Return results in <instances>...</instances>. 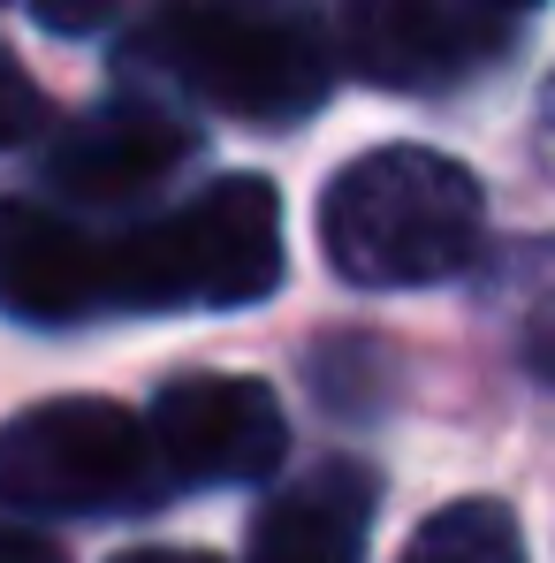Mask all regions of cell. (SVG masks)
I'll return each instance as SVG.
<instances>
[{
	"instance_id": "6da1fadb",
	"label": "cell",
	"mask_w": 555,
	"mask_h": 563,
	"mask_svg": "<svg viewBox=\"0 0 555 563\" xmlns=\"http://www.w3.org/2000/svg\"><path fill=\"white\" fill-rule=\"evenodd\" d=\"M479 176L434 145L358 153L320 198V244L358 289H426L479 244Z\"/></svg>"
},
{
	"instance_id": "7a4b0ae2",
	"label": "cell",
	"mask_w": 555,
	"mask_h": 563,
	"mask_svg": "<svg viewBox=\"0 0 555 563\" xmlns=\"http://www.w3.org/2000/svg\"><path fill=\"white\" fill-rule=\"evenodd\" d=\"M281 282V198L267 176H221L190 206L107 244V305H259Z\"/></svg>"
},
{
	"instance_id": "3957f363",
	"label": "cell",
	"mask_w": 555,
	"mask_h": 563,
	"mask_svg": "<svg viewBox=\"0 0 555 563\" xmlns=\"http://www.w3.org/2000/svg\"><path fill=\"white\" fill-rule=\"evenodd\" d=\"M145 46L206 107L244 122H297L335 85L328 23L304 0H168Z\"/></svg>"
},
{
	"instance_id": "277c9868",
	"label": "cell",
	"mask_w": 555,
	"mask_h": 563,
	"mask_svg": "<svg viewBox=\"0 0 555 563\" xmlns=\"http://www.w3.org/2000/svg\"><path fill=\"white\" fill-rule=\"evenodd\" d=\"M168 465L153 427L114 396H54L0 427V503L8 510H137L160 503Z\"/></svg>"
},
{
	"instance_id": "5b68a950",
	"label": "cell",
	"mask_w": 555,
	"mask_h": 563,
	"mask_svg": "<svg viewBox=\"0 0 555 563\" xmlns=\"http://www.w3.org/2000/svg\"><path fill=\"white\" fill-rule=\"evenodd\" d=\"M153 450L168 479L198 487H229V479H267L289 450V419L281 396L252 374H184L168 380L145 411Z\"/></svg>"
},
{
	"instance_id": "8992f818",
	"label": "cell",
	"mask_w": 555,
	"mask_h": 563,
	"mask_svg": "<svg viewBox=\"0 0 555 563\" xmlns=\"http://www.w3.org/2000/svg\"><path fill=\"white\" fill-rule=\"evenodd\" d=\"M0 305L23 320H85L107 305V244L31 198H0Z\"/></svg>"
},
{
	"instance_id": "52a82bcc",
	"label": "cell",
	"mask_w": 555,
	"mask_h": 563,
	"mask_svg": "<svg viewBox=\"0 0 555 563\" xmlns=\"http://www.w3.org/2000/svg\"><path fill=\"white\" fill-rule=\"evenodd\" d=\"M190 153V130L176 114H153V107H99L85 122H69L46 153V184L69 190V198H130V190H153L176 161Z\"/></svg>"
},
{
	"instance_id": "ba28073f",
	"label": "cell",
	"mask_w": 555,
	"mask_h": 563,
	"mask_svg": "<svg viewBox=\"0 0 555 563\" xmlns=\"http://www.w3.org/2000/svg\"><path fill=\"white\" fill-rule=\"evenodd\" d=\"M380 503V479L351 457L304 472L281 487L252 526V563H366V526Z\"/></svg>"
},
{
	"instance_id": "9c48e42d",
	"label": "cell",
	"mask_w": 555,
	"mask_h": 563,
	"mask_svg": "<svg viewBox=\"0 0 555 563\" xmlns=\"http://www.w3.org/2000/svg\"><path fill=\"white\" fill-rule=\"evenodd\" d=\"M343 62L380 92H434L464 62V31L434 0H343L335 8Z\"/></svg>"
},
{
	"instance_id": "30bf717a",
	"label": "cell",
	"mask_w": 555,
	"mask_h": 563,
	"mask_svg": "<svg viewBox=\"0 0 555 563\" xmlns=\"http://www.w3.org/2000/svg\"><path fill=\"white\" fill-rule=\"evenodd\" d=\"M396 563H533V556H525V533H518L510 503L464 495V503H442Z\"/></svg>"
},
{
	"instance_id": "8fae6325",
	"label": "cell",
	"mask_w": 555,
	"mask_h": 563,
	"mask_svg": "<svg viewBox=\"0 0 555 563\" xmlns=\"http://www.w3.org/2000/svg\"><path fill=\"white\" fill-rule=\"evenodd\" d=\"M525 275H533V297H525V351H533L541 380H555V244H533Z\"/></svg>"
},
{
	"instance_id": "7c38bea8",
	"label": "cell",
	"mask_w": 555,
	"mask_h": 563,
	"mask_svg": "<svg viewBox=\"0 0 555 563\" xmlns=\"http://www.w3.org/2000/svg\"><path fill=\"white\" fill-rule=\"evenodd\" d=\"M38 130H46V92H38V77L0 54V153H8V145H31Z\"/></svg>"
},
{
	"instance_id": "4fadbf2b",
	"label": "cell",
	"mask_w": 555,
	"mask_h": 563,
	"mask_svg": "<svg viewBox=\"0 0 555 563\" xmlns=\"http://www.w3.org/2000/svg\"><path fill=\"white\" fill-rule=\"evenodd\" d=\"M107 8H114V0H31V15H38L46 31H92Z\"/></svg>"
},
{
	"instance_id": "5bb4252c",
	"label": "cell",
	"mask_w": 555,
	"mask_h": 563,
	"mask_svg": "<svg viewBox=\"0 0 555 563\" xmlns=\"http://www.w3.org/2000/svg\"><path fill=\"white\" fill-rule=\"evenodd\" d=\"M0 563H69V556L31 526H0Z\"/></svg>"
},
{
	"instance_id": "9a60e30c",
	"label": "cell",
	"mask_w": 555,
	"mask_h": 563,
	"mask_svg": "<svg viewBox=\"0 0 555 563\" xmlns=\"http://www.w3.org/2000/svg\"><path fill=\"white\" fill-rule=\"evenodd\" d=\"M114 563H221V556H206V549H130Z\"/></svg>"
},
{
	"instance_id": "2e32d148",
	"label": "cell",
	"mask_w": 555,
	"mask_h": 563,
	"mask_svg": "<svg viewBox=\"0 0 555 563\" xmlns=\"http://www.w3.org/2000/svg\"><path fill=\"white\" fill-rule=\"evenodd\" d=\"M471 8H502L510 15V8H533V0H471Z\"/></svg>"
}]
</instances>
